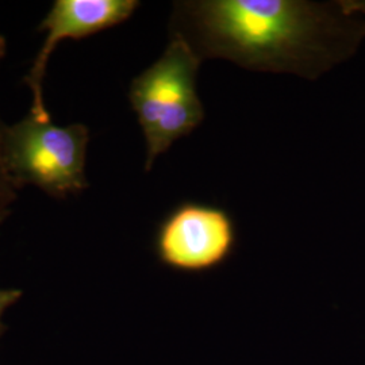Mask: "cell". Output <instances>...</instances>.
<instances>
[{
  "label": "cell",
  "mask_w": 365,
  "mask_h": 365,
  "mask_svg": "<svg viewBox=\"0 0 365 365\" xmlns=\"http://www.w3.org/2000/svg\"><path fill=\"white\" fill-rule=\"evenodd\" d=\"M235 241V220L226 210L188 200L170 210L158 225L155 249L164 265L202 272L227 260Z\"/></svg>",
  "instance_id": "cell-4"
},
{
  "label": "cell",
  "mask_w": 365,
  "mask_h": 365,
  "mask_svg": "<svg viewBox=\"0 0 365 365\" xmlns=\"http://www.w3.org/2000/svg\"><path fill=\"white\" fill-rule=\"evenodd\" d=\"M202 60L185 39L170 36L161 57L131 80L129 101L146 143L145 170L205 119L196 78Z\"/></svg>",
  "instance_id": "cell-2"
},
{
  "label": "cell",
  "mask_w": 365,
  "mask_h": 365,
  "mask_svg": "<svg viewBox=\"0 0 365 365\" xmlns=\"http://www.w3.org/2000/svg\"><path fill=\"white\" fill-rule=\"evenodd\" d=\"M339 3L346 13L365 18V0H339Z\"/></svg>",
  "instance_id": "cell-8"
},
{
  "label": "cell",
  "mask_w": 365,
  "mask_h": 365,
  "mask_svg": "<svg viewBox=\"0 0 365 365\" xmlns=\"http://www.w3.org/2000/svg\"><path fill=\"white\" fill-rule=\"evenodd\" d=\"M170 36L197 57L256 72L317 80L349 60L365 38V18L339 1L185 0L173 4Z\"/></svg>",
  "instance_id": "cell-1"
},
{
  "label": "cell",
  "mask_w": 365,
  "mask_h": 365,
  "mask_svg": "<svg viewBox=\"0 0 365 365\" xmlns=\"http://www.w3.org/2000/svg\"><path fill=\"white\" fill-rule=\"evenodd\" d=\"M7 52V41L0 34V63L4 60ZM6 130L7 125L0 118V226L7 221L13 211L14 203L18 199L19 187L14 180L9 168L6 153Z\"/></svg>",
  "instance_id": "cell-6"
},
{
  "label": "cell",
  "mask_w": 365,
  "mask_h": 365,
  "mask_svg": "<svg viewBox=\"0 0 365 365\" xmlns=\"http://www.w3.org/2000/svg\"><path fill=\"white\" fill-rule=\"evenodd\" d=\"M137 0H56L39 25L46 38L30 66L24 83L31 92L29 115L52 122L43 99V80L51 56L60 42L83 39L128 21L138 9Z\"/></svg>",
  "instance_id": "cell-5"
},
{
  "label": "cell",
  "mask_w": 365,
  "mask_h": 365,
  "mask_svg": "<svg viewBox=\"0 0 365 365\" xmlns=\"http://www.w3.org/2000/svg\"><path fill=\"white\" fill-rule=\"evenodd\" d=\"M90 130L83 123L57 126L27 115L6 130L9 168L19 190L36 185L56 199L88 188Z\"/></svg>",
  "instance_id": "cell-3"
},
{
  "label": "cell",
  "mask_w": 365,
  "mask_h": 365,
  "mask_svg": "<svg viewBox=\"0 0 365 365\" xmlns=\"http://www.w3.org/2000/svg\"><path fill=\"white\" fill-rule=\"evenodd\" d=\"M22 298V291L18 288H0V339L6 333L4 315L9 309H11L15 303Z\"/></svg>",
  "instance_id": "cell-7"
}]
</instances>
